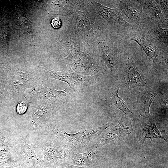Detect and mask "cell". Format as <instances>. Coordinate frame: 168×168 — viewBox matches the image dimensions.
I'll list each match as a JSON object with an SVG mask.
<instances>
[{"instance_id": "obj_8", "label": "cell", "mask_w": 168, "mask_h": 168, "mask_svg": "<svg viewBox=\"0 0 168 168\" xmlns=\"http://www.w3.org/2000/svg\"><path fill=\"white\" fill-rule=\"evenodd\" d=\"M162 89L159 86L153 87H145L142 88L137 96L134 108L140 115L146 119L152 117L149 109L156 96L161 93Z\"/></svg>"}, {"instance_id": "obj_19", "label": "cell", "mask_w": 168, "mask_h": 168, "mask_svg": "<svg viewBox=\"0 0 168 168\" xmlns=\"http://www.w3.org/2000/svg\"><path fill=\"white\" fill-rule=\"evenodd\" d=\"M153 118L156 122L157 121L159 123H161L167 120V99H165L164 97L162 99Z\"/></svg>"}, {"instance_id": "obj_17", "label": "cell", "mask_w": 168, "mask_h": 168, "mask_svg": "<svg viewBox=\"0 0 168 168\" xmlns=\"http://www.w3.org/2000/svg\"><path fill=\"white\" fill-rule=\"evenodd\" d=\"M119 89L118 87L111 88L109 90L110 98L113 104L118 109L120 110L125 114L128 113L133 114L128 108L124 101L118 96Z\"/></svg>"}, {"instance_id": "obj_26", "label": "cell", "mask_w": 168, "mask_h": 168, "mask_svg": "<svg viewBox=\"0 0 168 168\" xmlns=\"http://www.w3.org/2000/svg\"><path fill=\"white\" fill-rule=\"evenodd\" d=\"M65 167H61V168H64Z\"/></svg>"}, {"instance_id": "obj_10", "label": "cell", "mask_w": 168, "mask_h": 168, "mask_svg": "<svg viewBox=\"0 0 168 168\" xmlns=\"http://www.w3.org/2000/svg\"><path fill=\"white\" fill-rule=\"evenodd\" d=\"M125 85L133 88L144 85V77L141 72L131 60L126 63L122 76Z\"/></svg>"}, {"instance_id": "obj_13", "label": "cell", "mask_w": 168, "mask_h": 168, "mask_svg": "<svg viewBox=\"0 0 168 168\" xmlns=\"http://www.w3.org/2000/svg\"><path fill=\"white\" fill-rule=\"evenodd\" d=\"M97 12L108 22L114 24H126L120 12L117 9L111 8L95 2H93Z\"/></svg>"}, {"instance_id": "obj_18", "label": "cell", "mask_w": 168, "mask_h": 168, "mask_svg": "<svg viewBox=\"0 0 168 168\" xmlns=\"http://www.w3.org/2000/svg\"><path fill=\"white\" fill-rule=\"evenodd\" d=\"M130 40L136 42L140 46L147 56L153 62L156 58L157 54L155 49L148 43L143 40L137 38H130Z\"/></svg>"}, {"instance_id": "obj_15", "label": "cell", "mask_w": 168, "mask_h": 168, "mask_svg": "<svg viewBox=\"0 0 168 168\" xmlns=\"http://www.w3.org/2000/svg\"><path fill=\"white\" fill-rule=\"evenodd\" d=\"M142 12L149 18L158 22L162 21L164 17L161 8L155 0H141Z\"/></svg>"}, {"instance_id": "obj_24", "label": "cell", "mask_w": 168, "mask_h": 168, "mask_svg": "<svg viewBox=\"0 0 168 168\" xmlns=\"http://www.w3.org/2000/svg\"><path fill=\"white\" fill-rule=\"evenodd\" d=\"M51 24L52 26L54 28H59L61 25V20L59 18H54L51 21Z\"/></svg>"}, {"instance_id": "obj_25", "label": "cell", "mask_w": 168, "mask_h": 168, "mask_svg": "<svg viewBox=\"0 0 168 168\" xmlns=\"http://www.w3.org/2000/svg\"><path fill=\"white\" fill-rule=\"evenodd\" d=\"M64 168H88L86 167L78 166H75L73 165H69L65 167Z\"/></svg>"}, {"instance_id": "obj_21", "label": "cell", "mask_w": 168, "mask_h": 168, "mask_svg": "<svg viewBox=\"0 0 168 168\" xmlns=\"http://www.w3.org/2000/svg\"><path fill=\"white\" fill-rule=\"evenodd\" d=\"M29 103L28 101H24L19 103L16 108L17 113L19 114H25L27 110Z\"/></svg>"}, {"instance_id": "obj_20", "label": "cell", "mask_w": 168, "mask_h": 168, "mask_svg": "<svg viewBox=\"0 0 168 168\" xmlns=\"http://www.w3.org/2000/svg\"><path fill=\"white\" fill-rule=\"evenodd\" d=\"M156 35L160 41L166 44H168V30L159 27L156 31Z\"/></svg>"}, {"instance_id": "obj_9", "label": "cell", "mask_w": 168, "mask_h": 168, "mask_svg": "<svg viewBox=\"0 0 168 168\" xmlns=\"http://www.w3.org/2000/svg\"><path fill=\"white\" fill-rule=\"evenodd\" d=\"M148 124L146 122L141 123L136 129V134L140 145L142 146L147 138L150 139L151 142L153 139L159 138L168 143V136L165 129L159 130L156 126L155 121L152 117L148 119Z\"/></svg>"}, {"instance_id": "obj_6", "label": "cell", "mask_w": 168, "mask_h": 168, "mask_svg": "<svg viewBox=\"0 0 168 168\" xmlns=\"http://www.w3.org/2000/svg\"><path fill=\"white\" fill-rule=\"evenodd\" d=\"M15 134L0 130V168H21L16 150Z\"/></svg>"}, {"instance_id": "obj_23", "label": "cell", "mask_w": 168, "mask_h": 168, "mask_svg": "<svg viewBox=\"0 0 168 168\" xmlns=\"http://www.w3.org/2000/svg\"><path fill=\"white\" fill-rule=\"evenodd\" d=\"M160 8L163 11L165 15L168 17V0H155Z\"/></svg>"}, {"instance_id": "obj_14", "label": "cell", "mask_w": 168, "mask_h": 168, "mask_svg": "<svg viewBox=\"0 0 168 168\" xmlns=\"http://www.w3.org/2000/svg\"><path fill=\"white\" fill-rule=\"evenodd\" d=\"M98 148L91 147L86 152L75 154L72 160L73 165L81 166H90L93 165L98 158Z\"/></svg>"}, {"instance_id": "obj_3", "label": "cell", "mask_w": 168, "mask_h": 168, "mask_svg": "<svg viewBox=\"0 0 168 168\" xmlns=\"http://www.w3.org/2000/svg\"><path fill=\"white\" fill-rule=\"evenodd\" d=\"M48 100H38L33 103L32 115L28 127L29 133H36L44 125L52 122L55 117L57 107L54 103Z\"/></svg>"}, {"instance_id": "obj_11", "label": "cell", "mask_w": 168, "mask_h": 168, "mask_svg": "<svg viewBox=\"0 0 168 168\" xmlns=\"http://www.w3.org/2000/svg\"><path fill=\"white\" fill-rule=\"evenodd\" d=\"M119 6L130 21L136 24L139 22L142 12L140 0L119 1Z\"/></svg>"}, {"instance_id": "obj_27", "label": "cell", "mask_w": 168, "mask_h": 168, "mask_svg": "<svg viewBox=\"0 0 168 168\" xmlns=\"http://www.w3.org/2000/svg\"></svg>"}, {"instance_id": "obj_4", "label": "cell", "mask_w": 168, "mask_h": 168, "mask_svg": "<svg viewBox=\"0 0 168 168\" xmlns=\"http://www.w3.org/2000/svg\"><path fill=\"white\" fill-rule=\"evenodd\" d=\"M133 131L130 119L126 114L123 115L117 125H111L104 130L91 147L99 148L107 144L122 142L124 138L132 133Z\"/></svg>"}, {"instance_id": "obj_12", "label": "cell", "mask_w": 168, "mask_h": 168, "mask_svg": "<svg viewBox=\"0 0 168 168\" xmlns=\"http://www.w3.org/2000/svg\"><path fill=\"white\" fill-rule=\"evenodd\" d=\"M31 95L36 100L47 99L54 101L66 95L67 89L58 91L48 88L41 84L35 86L29 89Z\"/></svg>"}, {"instance_id": "obj_5", "label": "cell", "mask_w": 168, "mask_h": 168, "mask_svg": "<svg viewBox=\"0 0 168 168\" xmlns=\"http://www.w3.org/2000/svg\"><path fill=\"white\" fill-rule=\"evenodd\" d=\"M29 134L26 131L15 134L16 150L21 166V168H45L47 166L44 161L36 156L33 145L26 142Z\"/></svg>"}, {"instance_id": "obj_1", "label": "cell", "mask_w": 168, "mask_h": 168, "mask_svg": "<svg viewBox=\"0 0 168 168\" xmlns=\"http://www.w3.org/2000/svg\"><path fill=\"white\" fill-rule=\"evenodd\" d=\"M111 125L108 123L100 127L84 129L71 134L66 132L58 124L52 122L43 127L40 134L49 139L68 143L76 150H80L93 144L102 133Z\"/></svg>"}, {"instance_id": "obj_7", "label": "cell", "mask_w": 168, "mask_h": 168, "mask_svg": "<svg viewBox=\"0 0 168 168\" xmlns=\"http://www.w3.org/2000/svg\"><path fill=\"white\" fill-rule=\"evenodd\" d=\"M39 76L21 70L13 71L8 76V91L10 99L35 86L40 84Z\"/></svg>"}, {"instance_id": "obj_22", "label": "cell", "mask_w": 168, "mask_h": 168, "mask_svg": "<svg viewBox=\"0 0 168 168\" xmlns=\"http://www.w3.org/2000/svg\"><path fill=\"white\" fill-rule=\"evenodd\" d=\"M103 58L107 66L112 69L114 68V62L112 56L107 52H104L103 54Z\"/></svg>"}, {"instance_id": "obj_2", "label": "cell", "mask_w": 168, "mask_h": 168, "mask_svg": "<svg viewBox=\"0 0 168 168\" xmlns=\"http://www.w3.org/2000/svg\"><path fill=\"white\" fill-rule=\"evenodd\" d=\"M34 147L40 148L47 166L65 167L72 163L77 150L72 146L46 138L37 137Z\"/></svg>"}, {"instance_id": "obj_16", "label": "cell", "mask_w": 168, "mask_h": 168, "mask_svg": "<svg viewBox=\"0 0 168 168\" xmlns=\"http://www.w3.org/2000/svg\"><path fill=\"white\" fill-rule=\"evenodd\" d=\"M48 73L50 78L65 82L71 88L77 82H81L83 79L72 72L69 73L49 70Z\"/></svg>"}]
</instances>
